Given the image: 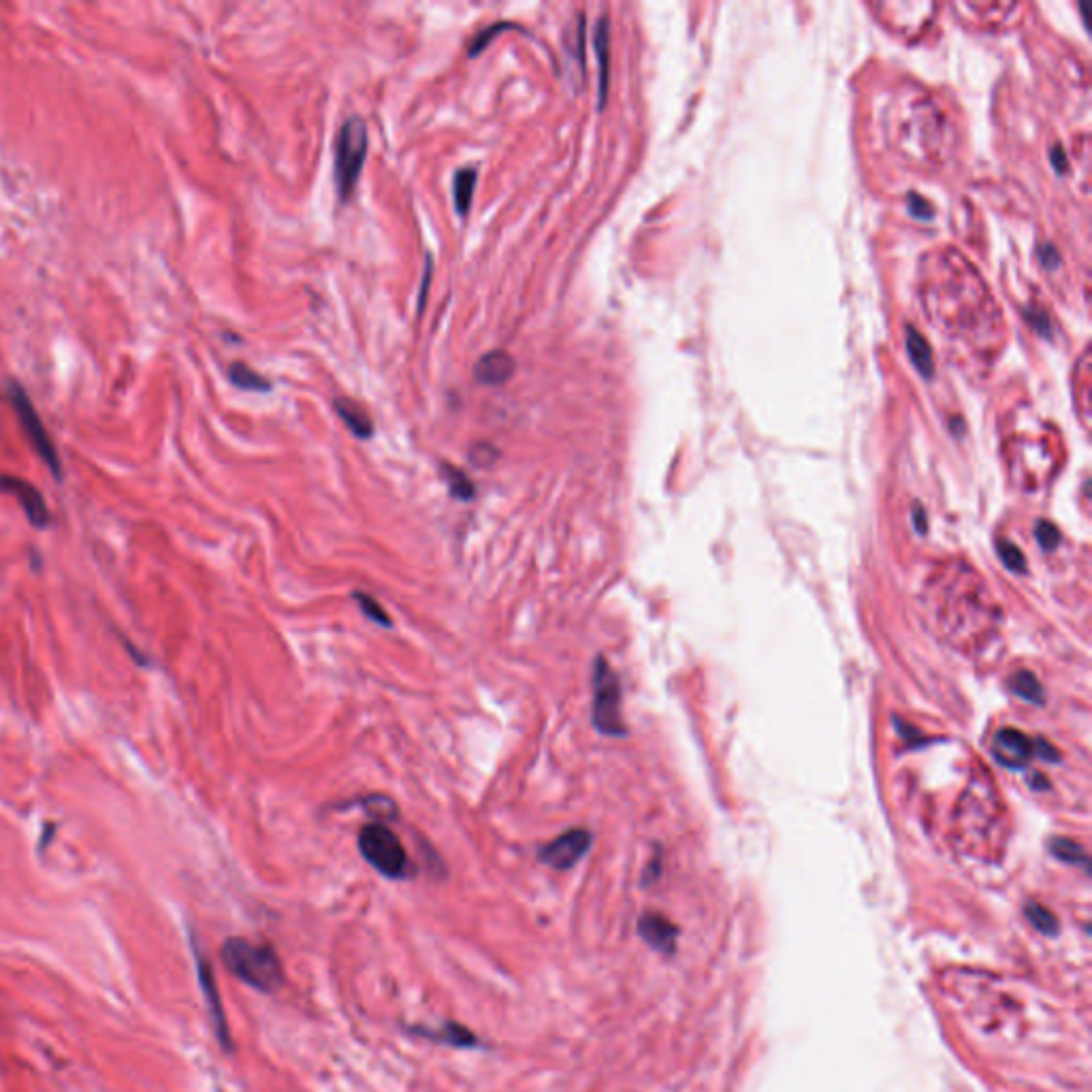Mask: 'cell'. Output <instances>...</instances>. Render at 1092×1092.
Instances as JSON below:
<instances>
[{
	"label": "cell",
	"instance_id": "obj_1",
	"mask_svg": "<svg viewBox=\"0 0 1092 1092\" xmlns=\"http://www.w3.org/2000/svg\"><path fill=\"white\" fill-rule=\"evenodd\" d=\"M226 971L235 975L256 993L273 994L286 984L284 964L269 943H254L244 937H229L220 948Z\"/></svg>",
	"mask_w": 1092,
	"mask_h": 1092
},
{
	"label": "cell",
	"instance_id": "obj_2",
	"mask_svg": "<svg viewBox=\"0 0 1092 1092\" xmlns=\"http://www.w3.org/2000/svg\"><path fill=\"white\" fill-rule=\"evenodd\" d=\"M363 860L388 879H403L408 875L410 857L397 834L387 824L373 822L363 826L356 839Z\"/></svg>",
	"mask_w": 1092,
	"mask_h": 1092
},
{
	"label": "cell",
	"instance_id": "obj_3",
	"mask_svg": "<svg viewBox=\"0 0 1092 1092\" xmlns=\"http://www.w3.org/2000/svg\"><path fill=\"white\" fill-rule=\"evenodd\" d=\"M368 144L370 139L365 122L361 118L346 120L338 139H335L333 165L335 189H338L341 201H346L355 192V186L365 165V156H368Z\"/></svg>",
	"mask_w": 1092,
	"mask_h": 1092
},
{
	"label": "cell",
	"instance_id": "obj_4",
	"mask_svg": "<svg viewBox=\"0 0 1092 1092\" xmlns=\"http://www.w3.org/2000/svg\"><path fill=\"white\" fill-rule=\"evenodd\" d=\"M594 708H591V723L604 736H626V723L621 715V683L611 664L599 655L594 661Z\"/></svg>",
	"mask_w": 1092,
	"mask_h": 1092
},
{
	"label": "cell",
	"instance_id": "obj_5",
	"mask_svg": "<svg viewBox=\"0 0 1092 1092\" xmlns=\"http://www.w3.org/2000/svg\"><path fill=\"white\" fill-rule=\"evenodd\" d=\"M9 402L15 410V417L20 418V425L24 429L28 442L33 444V448L37 450V455L43 459L45 465L50 467V472L56 476V478H60L62 470L56 447H53L48 429H45L41 417H38L33 402H30V397L26 395L24 388L15 385V382L9 385Z\"/></svg>",
	"mask_w": 1092,
	"mask_h": 1092
},
{
	"label": "cell",
	"instance_id": "obj_6",
	"mask_svg": "<svg viewBox=\"0 0 1092 1092\" xmlns=\"http://www.w3.org/2000/svg\"><path fill=\"white\" fill-rule=\"evenodd\" d=\"M591 832L587 828H570L538 852V860L555 871H570L591 849Z\"/></svg>",
	"mask_w": 1092,
	"mask_h": 1092
},
{
	"label": "cell",
	"instance_id": "obj_7",
	"mask_svg": "<svg viewBox=\"0 0 1092 1092\" xmlns=\"http://www.w3.org/2000/svg\"><path fill=\"white\" fill-rule=\"evenodd\" d=\"M194 958H197L199 986L203 990V996H205V1005H207V1011H209V1020H212V1026H214V1031L218 1035V1041H220L222 1048L233 1050L231 1031H229V1024H226V1016H224V1009H222L220 993H218V986H216V978H214L212 964L207 963V958L203 956L197 948H194Z\"/></svg>",
	"mask_w": 1092,
	"mask_h": 1092
},
{
	"label": "cell",
	"instance_id": "obj_8",
	"mask_svg": "<svg viewBox=\"0 0 1092 1092\" xmlns=\"http://www.w3.org/2000/svg\"><path fill=\"white\" fill-rule=\"evenodd\" d=\"M0 491L18 499V502L22 504V508H24V512H26L28 521L33 523L35 527H48L50 525L48 504H45L41 491H38L35 485H30L28 480L18 478V476L0 474Z\"/></svg>",
	"mask_w": 1092,
	"mask_h": 1092
},
{
	"label": "cell",
	"instance_id": "obj_9",
	"mask_svg": "<svg viewBox=\"0 0 1092 1092\" xmlns=\"http://www.w3.org/2000/svg\"><path fill=\"white\" fill-rule=\"evenodd\" d=\"M993 755L998 764L1008 768H1024L1035 755V743L1020 730H998L993 740Z\"/></svg>",
	"mask_w": 1092,
	"mask_h": 1092
},
{
	"label": "cell",
	"instance_id": "obj_10",
	"mask_svg": "<svg viewBox=\"0 0 1092 1092\" xmlns=\"http://www.w3.org/2000/svg\"><path fill=\"white\" fill-rule=\"evenodd\" d=\"M638 934L646 946L661 951V954H673L676 949L678 928L666 916L655 914V911H649L638 919Z\"/></svg>",
	"mask_w": 1092,
	"mask_h": 1092
},
{
	"label": "cell",
	"instance_id": "obj_11",
	"mask_svg": "<svg viewBox=\"0 0 1092 1092\" xmlns=\"http://www.w3.org/2000/svg\"><path fill=\"white\" fill-rule=\"evenodd\" d=\"M514 370H517V363H514V358L506 353V350H491V353L482 355L478 358V363L474 365V378L476 382H480V385L497 387L508 382Z\"/></svg>",
	"mask_w": 1092,
	"mask_h": 1092
},
{
	"label": "cell",
	"instance_id": "obj_12",
	"mask_svg": "<svg viewBox=\"0 0 1092 1092\" xmlns=\"http://www.w3.org/2000/svg\"><path fill=\"white\" fill-rule=\"evenodd\" d=\"M412 1033L418 1035V1037H425V1039L433 1041V1043H444V1045H450V1048H476L478 1045V1037H476L470 1028H465L463 1024H459V1022H444L442 1028H427V1026H415L410 1028Z\"/></svg>",
	"mask_w": 1092,
	"mask_h": 1092
},
{
	"label": "cell",
	"instance_id": "obj_13",
	"mask_svg": "<svg viewBox=\"0 0 1092 1092\" xmlns=\"http://www.w3.org/2000/svg\"><path fill=\"white\" fill-rule=\"evenodd\" d=\"M333 408H335V412H338V417L344 420V425L356 435L358 440L372 438L373 420L370 417V412L365 410L361 403H356L355 400H348V397H335Z\"/></svg>",
	"mask_w": 1092,
	"mask_h": 1092
},
{
	"label": "cell",
	"instance_id": "obj_14",
	"mask_svg": "<svg viewBox=\"0 0 1092 1092\" xmlns=\"http://www.w3.org/2000/svg\"><path fill=\"white\" fill-rule=\"evenodd\" d=\"M596 53L599 62V109L608 97V73H611V22L604 15L596 26Z\"/></svg>",
	"mask_w": 1092,
	"mask_h": 1092
},
{
	"label": "cell",
	"instance_id": "obj_15",
	"mask_svg": "<svg viewBox=\"0 0 1092 1092\" xmlns=\"http://www.w3.org/2000/svg\"><path fill=\"white\" fill-rule=\"evenodd\" d=\"M476 182H478V174L474 167H463L457 171L455 179H452V199H455V207L459 216H467L474 203Z\"/></svg>",
	"mask_w": 1092,
	"mask_h": 1092
},
{
	"label": "cell",
	"instance_id": "obj_16",
	"mask_svg": "<svg viewBox=\"0 0 1092 1092\" xmlns=\"http://www.w3.org/2000/svg\"><path fill=\"white\" fill-rule=\"evenodd\" d=\"M904 346H907L911 363L916 365L918 372L922 373L924 378H931L934 373L933 350H931V346L926 344V340L922 338V335L914 329V326H907V341H904Z\"/></svg>",
	"mask_w": 1092,
	"mask_h": 1092
},
{
	"label": "cell",
	"instance_id": "obj_17",
	"mask_svg": "<svg viewBox=\"0 0 1092 1092\" xmlns=\"http://www.w3.org/2000/svg\"><path fill=\"white\" fill-rule=\"evenodd\" d=\"M229 380L237 388H241V391H259V393L271 391V382L265 376H261V373H256L252 368H248V365H244V363L231 365Z\"/></svg>",
	"mask_w": 1092,
	"mask_h": 1092
},
{
	"label": "cell",
	"instance_id": "obj_18",
	"mask_svg": "<svg viewBox=\"0 0 1092 1092\" xmlns=\"http://www.w3.org/2000/svg\"><path fill=\"white\" fill-rule=\"evenodd\" d=\"M1009 688L1013 693H1016V696L1024 698L1026 702H1031V705H1035V706H1041L1045 702L1041 683L1037 681V676L1033 673H1028V670H1020V673L1013 675L1011 681H1009Z\"/></svg>",
	"mask_w": 1092,
	"mask_h": 1092
},
{
	"label": "cell",
	"instance_id": "obj_19",
	"mask_svg": "<svg viewBox=\"0 0 1092 1092\" xmlns=\"http://www.w3.org/2000/svg\"><path fill=\"white\" fill-rule=\"evenodd\" d=\"M442 476H444V482H447V487H448L452 497L462 499V502H470V499H474V495H476L474 482L463 470H459V467H455V465L444 463Z\"/></svg>",
	"mask_w": 1092,
	"mask_h": 1092
},
{
	"label": "cell",
	"instance_id": "obj_20",
	"mask_svg": "<svg viewBox=\"0 0 1092 1092\" xmlns=\"http://www.w3.org/2000/svg\"><path fill=\"white\" fill-rule=\"evenodd\" d=\"M1050 852L1054 854L1058 860H1063L1067 864H1082L1084 869H1088V856L1084 852V847L1080 843H1075V841L1054 839L1050 843Z\"/></svg>",
	"mask_w": 1092,
	"mask_h": 1092
},
{
	"label": "cell",
	"instance_id": "obj_21",
	"mask_svg": "<svg viewBox=\"0 0 1092 1092\" xmlns=\"http://www.w3.org/2000/svg\"><path fill=\"white\" fill-rule=\"evenodd\" d=\"M1024 914L1028 918V922H1031L1041 934H1048V937H1054V934L1058 933V922H1056V918L1052 916L1050 909H1045V907H1041V904H1037V902H1028L1026 909H1024Z\"/></svg>",
	"mask_w": 1092,
	"mask_h": 1092
},
{
	"label": "cell",
	"instance_id": "obj_22",
	"mask_svg": "<svg viewBox=\"0 0 1092 1092\" xmlns=\"http://www.w3.org/2000/svg\"><path fill=\"white\" fill-rule=\"evenodd\" d=\"M361 805L365 809V813H370L372 817L380 819V824L388 822V819H397V805L391 798H388V796H380V794L368 796V798L361 800Z\"/></svg>",
	"mask_w": 1092,
	"mask_h": 1092
},
{
	"label": "cell",
	"instance_id": "obj_23",
	"mask_svg": "<svg viewBox=\"0 0 1092 1092\" xmlns=\"http://www.w3.org/2000/svg\"><path fill=\"white\" fill-rule=\"evenodd\" d=\"M353 598H355V602L358 604V608H361V613L365 614V617L376 623V626H382V628L393 626V621H391V617H388V613L385 611V606H380L372 596L356 591Z\"/></svg>",
	"mask_w": 1092,
	"mask_h": 1092
},
{
	"label": "cell",
	"instance_id": "obj_24",
	"mask_svg": "<svg viewBox=\"0 0 1092 1092\" xmlns=\"http://www.w3.org/2000/svg\"><path fill=\"white\" fill-rule=\"evenodd\" d=\"M996 551H998V557H1001L1003 564L1008 566L1011 572L1022 574V572L1026 570V559H1024V555H1022V551L1013 542L1001 540V542L996 544Z\"/></svg>",
	"mask_w": 1092,
	"mask_h": 1092
},
{
	"label": "cell",
	"instance_id": "obj_25",
	"mask_svg": "<svg viewBox=\"0 0 1092 1092\" xmlns=\"http://www.w3.org/2000/svg\"><path fill=\"white\" fill-rule=\"evenodd\" d=\"M467 457H470L472 465L476 467H491L499 459V450L489 442H476L470 452H467Z\"/></svg>",
	"mask_w": 1092,
	"mask_h": 1092
},
{
	"label": "cell",
	"instance_id": "obj_26",
	"mask_svg": "<svg viewBox=\"0 0 1092 1092\" xmlns=\"http://www.w3.org/2000/svg\"><path fill=\"white\" fill-rule=\"evenodd\" d=\"M1035 538L1043 551H1054L1060 542L1058 527L1052 525L1050 521H1039L1035 525Z\"/></svg>",
	"mask_w": 1092,
	"mask_h": 1092
},
{
	"label": "cell",
	"instance_id": "obj_27",
	"mask_svg": "<svg viewBox=\"0 0 1092 1092\" xmlns=\"http://www.w3.org/2000/svg\"><path fill=\"white\" fill-rule=\"evenodd\" d=\"M508 28H517V26H514V24H504V22H499V24H493L491 28L482 30V33L474 38V43L470 45V48H467V53H470L472 58H476L482 50L487 48V45L491 41H493V38L497 37V33H502V30H508Z\"/></svg>",
	"mask_w": 1092,
	"mask_h": 1092
},
{
	"label": "cell",
	"instance_id": "obj_28",
	"mask_svg": "<svg viewBox=\"0 0 1092 1092\" xmlns=\"http://www.w3.org/2000/svg\"><path fill=\"white\" fill-rule=\"evenodd\" d=\"M1035 753H1039L1041 758L1048 760V762H1058V751L1054 747H1050L1048 743H1045V740H1037Z\"/></svg>",
	"mask_w": 1092,
	"mask_h": 1092
},
{
	"label": "cell",
	"instance_id": "obj_29",
	"mask_svg": "<svg viewBox=\"0 0 1092 1092\" xmlns=\"http://www.w3.org/2000/svg\"><path fill=\"white\" fill-rule=\"evenodd\" d=\"M909 201H911V209H914L919 218H933V209L926 207L928 205L926 201H919L918 197H914V194H911Z\"/></svg>",
	"mask_w": 1092,
	"mask_h": 1092
},
{
	"label": "cell",
	"instance_id": "obj_30",
	"mask_svg": "<svg viewBox=\"0 0 1092 1092\" xmlns=\"http://www.w3.org/2000/svg\"><path fill=\"white\" fill-rule=\"evenodd\" d=\"M429 278H432V259H427V267H425V276H423V284H420V301H418V310H423V306H425V297H427V288H429Z\"/></svg>",
	"mask_w": 1092,
	"mask_h": 1092
},
{
	"label": "cell",
	"instance_id": "obj_31",
	"mask_svg": "<svg viewBox=\"0 0 1092 1092\" xmlns=\"http://www.w3.org/2000/svg\"><path fill=\"white\" fill-rule=\"evenodd\" d=\"M914 523H916V529L919 534H926V527H928L926 512H924V508H919V506H916L914 508Z\"/></svg>",
	"mask_w": 1092,
	"mask_h": 1092
},
{
	"label": "cell",
	"instance_id": "obj_32",
	"mask_svg": "<svg viewBox=\"0 0 1092 1092\" xmlns=\"http://www.w3.org/2000/svg\"><path fill=\"white\" fill-rule=\"evenodd\" d=\"M1052 162H1054L1056 167L1060 165V169H1065V167H1067V162H1065V156H1063V150H1060V147H1054V150H1052Z\"/></svg>",
	"mask_w": 1092,
	"mask_h": 1092
}]
</instances>
